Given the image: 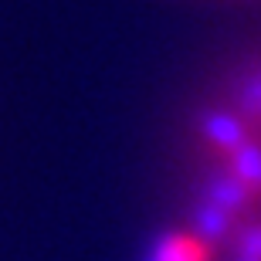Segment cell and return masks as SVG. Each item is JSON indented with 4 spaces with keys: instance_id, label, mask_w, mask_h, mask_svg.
<instances>
[{
    "instance_id": "7a4b0ae2",
    "label": "cell",
    "mask_w": 261,
    "mask_h": 261,
    "mask_svg": "<svg viewBox=\"0 0 261 261\" xmlns=\"http://www.w3.org/2000/svg\"><path fill=\"white\" fill-rule=\"evenodd\" d=\"M143 261H221V244L190 221H176L149 241Z\"/></svg>"
},
{
    "instance_id": "3957f363",
    "label": "cell",
    "mask_w": 261,
    "mask_h": 261,
    "mask_svg": "<svg viewBox=\"0 0 261 261\" xmlns=\"http://www.w3.org/2000/svg\"><path fill=\"white\" fill-rule=\"evenodd\" d=\"M221 261H261V214L221 241Z\"/></svg>"
},
{
    "instance_id": "6da1fadb",
    "label": "cell",
    "mask_w": 261,
    "mask_h": 261,
    "mask_svg": "<svg viewBox=\"0 0 261 261\" xmlns=\"http://www.w3.org/2000/svg\"><path fill=\"white\" fill-rule=\"evenodd\" d=\"M217 95L251 126V133L261 139V48L238 58L217 88Z\"/></svg>"
}]
</instances>
